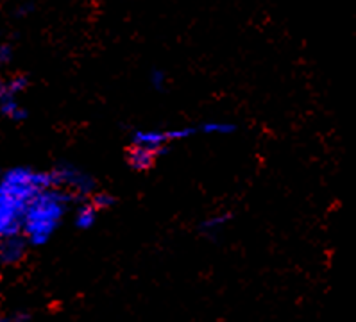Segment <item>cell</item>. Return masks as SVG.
Masks as SVG:
<instances>
[{
	"label": "cell",
	"instance_id": "cell-1",
	"mask_svg": "<svg viewBox=\"0 0 356 322\" xmlns=\"http://www.w3.org/2000/svg\"><path fill=\"white\" fill-rule=\"evenodd\" d=\"M73 195L57 186L43 190L27 202L21 220V231L33 245H45L57 231Z\"/></svg>",
	"mask_w": 356,
	"mask_h": 322
},
{
	"label": "cell",
	"instance_id": "cell-2",
	"mask_svg": "<svg viewBox=\"0 0 356 322\" xmlns=\"http://www.w3.org/2000/svg\"><path fill=\"white\" fill-rule=\"evenodd\" d=\"M0 185L29 202L36 193L52 188L54 186V177H52V172L17 167L6 172L2 179H0Z\"/></svg>",
	"mask_w": 356,
	"mask_h": 322
},
{
	"label": "cell",
	"instance_id": "cell-3",
	"mask_svg": "<svg viewBox=\"0 0 356 322\" xmlns=\"http://www.w3.org/2000/svg\"><path fill=\"white\" fill-rule=\"evenodd\" d=\"M27 201L0 185V238L18 235Z\"/></svg>",
	"mask_w": 356,
	"mask_h": 322
},
{
	"label": "cell",
	"instance_id": "cell-4",
	"mask_svg": "<svg viewBox=\"0 0 356 322\" xmlns=\"http://www.w3.org/2000/svg\"><path fill=\"white\" fill-rule=\"evenodd\" d=\"M54 186L70 192L73 197H88L95 192V179L88 172L73 165H60L52 170Z\"/></svg>",
	"mask_w": 356,
	"mask_h": 322
},
{
	"label": "cell",
	"instance_id": "cell-5",
	"mask_svg": "<svg viewBox=\"0 0 356 322\" xmlns=\"http://www.w3.org/2000/svg\"><path fill=\"white\" fill-rule=\"evenodd\" d=\"M27 238L13 235L0 238V262L4 265H17L26 258L27 251Z\"/></svg>",
	"mask_w": 356,
	"mask_h": 322
},
{
	"label": "cell",
	"instance_id": "cell-6",
	"mask_svg": "<svg viewBox=\"0 0 356 322\" xmlns=\"http://www.w3.org/2000/svg\"><path fill=\"white\" fill-rule=\"evenodd\" d=\"M131 142L134 145H143L163 152L165 147L172 143L170 129H167V131H161V129H138L131 136Z\"/></svg>",
	"mask_w": 356,
	"mask_h": 322
},
{
	"label": "cell",
	"instance_id": "cell-7",
	"mask_svg": "<svg viewBox=\"0 0 356 322\" xmlns=\"http://www.w3.org/2000/svg\"><path fill=\"white\" fill-rule=\"evenodd\" d=\"M159 154H161L159 150L149 149V147H143V145H134L133 143L127 152V161L134 170L143 172L154 167L156 159H158Z\"/></svg>",
	"mask_w": 356,
	"mask_h": 322
},
{
	"label": "cell",
	"instance_id": "cell-8",
	"mask_svg": "<svg viewBox=\"0 0 356 322\" xmlns=\"http://www.w3.org/2000/svg\"><path fill=\"white\" fill-rule=\"evenodd\" d=\"M97 217H99V210L94 206V202L88 201L75 210L73 222H75V226H78L79 229H90L94 228V224L97 222Z\"/></svg>",
	"mask_w": 356,
	"mask_h": 322
},
{
	"label": "cell",
	"instance_id": "cell-9",
	"mask_svg": "<svg viewBox=\"0 0 356 322\" xmlns=\"http://www.w3.org/2000/svg\"><path fill=\"white\" fill-rule=\"evenodd\" d=\"M0 113L13 122H21L27 116V111L18 104V100L15 99V95H6L0 100Z\"/></svg>",
	"mask_w": 356,
	"mask_h": 322
},
{
	"label": "cell",
	"instance_id": "cell-10",
	"mask_svg": "<svg viewBox=\"0 0 356 322\" xmlns=\"http://www.w3.org/2000/svg\"><path fill=\"white\" fill-rule=\"evenodd\" d=\"M236 131V125L233 122H224V120H210L204 122L197 127V133L202 134H231Z\"/></svg>",
	"mask_w": 356,
	"mask_h": 322
},
{
	"label": "cell",
	"instance_id": "cell-11",
	"mask_svg": "<svg viewBox=\"0 0 356 322\" xmlns=\"http://www.w3.org/2000/svg\"><path fill=\"white\" fill-rule=\"evenodd\" d=\"M231 220V215L229 213H219V215H210L206 220H202L201 229L206 235H215L217 231L226 228V224Z\"/></svg>",
	"mask_w": 356,
	"mask_h": 322
},
{
	"label": "cell",
	"instance_id": "cell-12",
	"mask_svg": "<svg viewBox=\"0 0 356 322\" xmlns=\"http://www.w3.org/2000/svg\"><path fill=\"white\" fill-rule=\"evenodd\" d=\"M90 201L94 202V206L97 210H107V208H112L115 204V197H113L112 193L107 192H94L90 195Z\"/></svg>",
	"mask_w": 356,
	"mask_h": 322
},
{
	"label": "cell",
	"instance_id": "cell-13",
	"mask_svg": "<svg viewBox=\"0 0 356 322\" xmlns=\"http://www.w3.org/2000/svg\"><path fill=\"white\" fill-rule=\"evenodd\" d=\"M27 84L29 82H27L26 75H15V78H11L6 82V91H8V95H18L26 90Z\"/></svg>",
	"mask_w": 356,
	"mask_h": 322
},
{
	"label": "cell",
	"instance_id": "cell-14",
	"mask_svg": "<svg viewBox=\"0 0 356 322\" xmlns=\"http://www.w3.org/2000/svg\"><path fill=\"white\" fill-rule=\"evenodd\" d=\"M150 84L158 91H163L167 88V73L163 70H152V73H150Z\"/></svg>",
	"mask_w": 356,
	"mask_h": 322
},
{
	"label": "cell",
	"instance_id": "cell-15",
	"mask_svg": "<svg viewBox=\"0 0 356 322\" xmlns=\"http://www.w3.org/2000/svg\"><path fill=\"white\" fill-rule=\"evenodd\" d=\"M13 60V47L9 43H0V64H9Z\"/></svg>",
	"mask_w": 356,
	"mask_h": 322
},
{
	"label": "cell",
	"instance_id": "cell-16",
	"mask_svg": "<svg viewBox=\"0 0 356 322\" xmlns=\"http://www.w3.org/2000/svg\"><path fill=\"white\" fill-rule=\"evenodd\" d=\"M33 9H35V4H33V2H26V4H20L17 8V13H15V17H18V18L27 17V15H29Z\"/></svg>",
	"mask_w": 356,
	"mask_h": 322
},
{
	"label": "cell",
	"instance_id": "cell-17",
	"mask_svg": "<svg viewBox=\"0 0 356 322\" xmlns=\"http://www.w3.org/2000/svg\"><path fill=\"white\" fill-rule=\"evenodd\" d=\"M9 322H30V317L26 312H18V314H15L13 317L9 319Z\"/></svg>",
	"mask_w": 356,
	"mask_h": 322
},
{
	"label": "cell",
	"instance_id": "cell-18",
	"mask_svg": "<svg viewBox=\"0 0 356 322\" xmlns=\"http://www.w3.org/2000/svg\"><path fill=\"white\" fill-rule=\"evenodd\" d=\"M6 95H8V91H6V84L0 82V100H2V97H6Z\"/></svg>",
	"mask_w": 356,
	"mask_h": 322
},
{
	"label": "cell",
	"instance_id": "cell-19",
	"mask_svg": "<svg viewBox=\"0 0 356 322\" xmlns=\"http://www.w3.org/2000/svg\"><path fill=\"white\" fill-rule=\"evenodd\" d=\"M0 322H9V321H8V319H2V317H0Z\"/></svg>",
	"mask_w": 356,
	"mask_h": 322
}]
</instances>
